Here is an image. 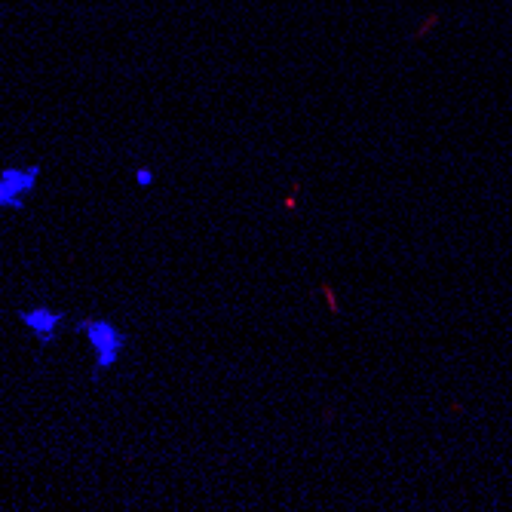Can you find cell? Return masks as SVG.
<instances>
[{
	"instance_id": "2",
	"label": "cell",
	"mask_w": 512,
	"mask_h": 512,
	"mask_svg": "<svg viewBox=\"0 0 512 512\" xmlns=\"http://www.w3.org/2000/svg\"><path fill=\"white\" fill-rule=\"evenodd\" d=\"M40 172H43L40 163L0 169V209H7V212H22L25 203H28V197L37 191Z\"/></svg>"
},
{
	"instance_id": "4",
	"label": "cell",
	"mask_w": 512,
	"mask_h": 512,
	"mask_svg": "<svg viewBox=\"0 0 512 512\" xmlns=\"http://www.w3.org/2000/svg\"><path fill=\"white\" fill-rule=\"evenodd\" d=\"M135 184H138V188H154V172L148 166H138L135 169Z\"/></svg>"
},
{
	"instance_id": "1",
	"label": "cell",
	"mask_w": 512,
	"mask_h": 512,
	"mask_svg": "<svg viewBox=\"0 0 512 512\" xmlns=\"http://www.w3.org/2000/svg\"><path fill=\"white\" fill-rule=\"evenodd\" d=\"M77 335L86 338L92 356H96V365H92V381H99L105 371H111L120 362V356H123V350L129 344V335L120 329V325H114L111 319H102V316L80 319L77 322Z\"/></svg>"
},
{
	"instance_id": "3",
	"label": "cell",
	"mask_w": 512,
	"mask_h": 512,
	"mask_svg": "<svg viewBox=\"0 0 512 512\" xmlns=\"http://www.w3.org/2000/svg\"><path fill=\"white\" fill-rule=\"evenodd\" d=\"M19 322L34 335V341H37L40 347H50V344L59 338V329H62V322H65V313L56 310V307L37 304V307L19 310Z\"/></svg>"
}]
</instances>
